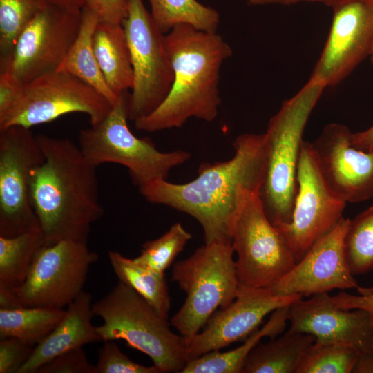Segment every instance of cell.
<instances>
[{
  "mask_svg": "<svg viewBox=\"0 0 373 373\" xmlns=\"http://www.w3.org/2000/svg\"><path fill=\"white\" fill-rule=\"evenodd\" d=\"M233 156L200 165L184 184L157 180L139 189L145 200L185 213L201 225L204 244L231 243L233 223L247 191H259L267 161L264 133H245L233 142Z\"/></svg>",
  "mask_w": 373,
  "mask_h": 373,
  "instance_id": "1",
  "label": "cell"
},
{
  "mask_svg": "<svg viewBox=\"0 0 373 373\" xmlns=\"http://www.w3.org/2000/svg\"><path fill=\"white\" fill-rule=\"evenodd\" d=\"M37 138L44 160L31 172L30 195L45 245L87 242L91 226L104 213L96 167L68 138Z\"/></svg>",
  "mask_w": 373,
  "mask_h": 373,
  "instance_id": "2",
  "label": "cell"
},
{
  "mask_svg": "<svg viewBox=\"0 0 373 373\" xmlns=\"http://www.w3.org/2000/svg\"><path fill=\"white\" fill-rule=\"evenodd\" d=\"M174 79L164 101L149 115L134 122L149 133L180 128L191 117L213 121L221 104L220 70L231 47L216 32L180 24L164 35Z\"/></svg>",
  "mask_w": 373,
  "mask_h": 373,
  "instance_id": "3",
  "label": "cell"
},
{
  "mask_svg": "<svg viewBox=\"0 0 373 373\" xmlns=\"http://www.w3.org/2000/svg\"><path fill=\"white\" fill-rule=\"evenodd\" d=\"M325 88L321 80L311 76L283 102L264 133L267 161L258 195L268 219L278 229L291 220L304 130Z\"/></svg>",
  "mask_w": 373,
  "mask_h": 373,
  "instance_id": "4",
  "label": "cell"
},
{
  "mask_svg": "<svg viewBox=\"0 0 373 373\" xmlns=\"http://www.w3.org/2000/svg\"><path fill=\"white\" fill-rule=\"evenodd\" d=\"M112 105L90 86L57 70L23 84L0 75V130L31 127L72 113L86 114L91 126L101 122Z\"/></svg>",
  "mask_w": 373,
  "mask_h": 373,
  "instance_id": "5",
  "label": "cell"
},
{
  "mask_svg": "<svg viewBox=\"0 0 373 373\" xmlns=\"http://www.w3.org/2000/svg\"><path fill=\"white\" fill-rule=\"evenodd\" d=\"M101 341L124 340L146 355L161 373L180 372L189 361L188 343L133 288L121 282L93 304Z\"/></svg>",
  "mask_w": 373,
  "mask_h": 373,
  "instance_id": "6",
  "label": "cell"
},
{
  "mask_svg": "<svg viewBox=\"0 0 373 373\" xmlns=\"http://www.w3.org/2000/svg\"><path fill=\"white\" fill-rule=\"evenodd\" d=\"M231 243L204 244L173 267L172 280L185 300L171 324L189 343L218 309L235 299L239 282Z\"/></svg>",
  "mask_w": 373,
  "mask_h": 373,
  "instance_id": "7",
  "label": "cell"
},
{
  "mask_svg": "<svg viewBox=\"0 0 373 373\" xmlns=\"http://www.w3.org/2000/svg\"><path fill=\"white\" fill-rule=\"evenodd\" d=\"M127 92L119 96L108 115L99 124L79 131L78 146L95 167L115 163L127 168L138 188L157 180H166L170 171L191 157L184 150L161 152L147 138H139L129 129Z\"/></svg>",
  "mask_w": 373,
  "mask_h": 373,
  "instance_id": "8",
  "label": "cell"
},
{
  "mask_svg": "<svg viewBox=\"0 0 373 373\" xmlns=\"http://www.w3.org/2000/svg\"><path fill=\"white\" fill-rule=\"evenodd\" d=\"M231 245L238 256L237 278L244 285L268 288L296 263L283 234L265 214L258 191L244 194L232 229Z\"/></svg>",
  "mask_w": 373,
  "mask_h": 373,
  "instance_id": "9",
  "label": "cell"
},
{
  "mask_svg": "<svg viewBox=\"0 0 373 373\" xmlns=\"http://www.w3.org/2000/svg\"><path fill=\"white\" fill-rule=\"evenodd\" d=\"M122 25L129 47L133 85L128 95V119L135 122L154 111L166 98L174 74L162 33L143 0H128Z\"/></svg>",
  "mask_w": 373,
  "mask_h": 373,
  "instance_id": "10",
  "label": "cell"
},
{
  "mask_svg": "<svg viewBox=\"0 0 373 373\" xmlns=\"http://www.w3.org/2000/svg\"><path fill=\"white\" fill-rule=\"evenodd\" d=\"M97 260L86 241L44 245L25 281L12 291L20 307L64 309L84 291L89 269Z\"/></svg>",
  "mask_w": 373,
  "mask_h": 373,
  "instance_id": "11",
  "label": "cell"
},
{
  "mask_svg": "<svg viewBox=\"0 0 373 373\" xmlns=\"http://www.w3.org/2000/svg\"><path fill=\"white\" fill-rule=\"evenodd\" d=\"M81 18L82 8L49 3L23 30L0 73L23 84L58 70L77 39Z\"/></svg>",
  "mask_w": 373,
  "mask_h": 373,
  "instance_id": "12",
  "label": "cell"
},
{
  "mask_svg": "<svg viewBox=\"0 0 373 373\" xmlns=\"http://www.w3.org/2000/svg\"><path fill=\"white\" fill-rule=\"evenodd\" d=\"M43 160L30 128L13 126L0 130V236L40 228L31 203L30 178Z\"/></svg>",
  "mask_w": 373,
  "mask_h": 373,
  "instance_id": "13",
  "label": "cell"
},
{
  "mask_svg": "<svg viewBox=\"0 0 373 373\" xmlns=\"http://www.w3.org/2000/svg\"><path fill=\"white\" fill-rule=\"evenodd\" d=\"M346 203L326 182L311 142L303 140L291 220L279 228L296 262L339 222Z\"/></svg>",
  "mask_w": 373,
  "mask_h": 373,
  "instance_id": "14",
  "label": "cell"
},
{
  "mask_svg": "<svg viewBox=\"0 0 373 373\" xmlns=\"http://www.w3.org/2000/svg\"><path fill=\"white\" fill-rule=\"evenodd\" d=\"M332 8L328 37L311 75L326 88L345 79L373 47V0H345Z\"/></svg>",
  "mask_w": 373,
  "mask_h": 373,
  "instance_id": "15",
  "label": "cell"
},
{
  "mask_svg": "<svg viewBox=\"0 0 373 373\" xmlns=\"http://www.w3.org/2000/svg\"><path fill=\"white\" fill-rule=\"evenodd\" d=\"M300 295L278 296L269 288L239 283L236 296L227 307L216 310L202 332L188 343L189 361L212 351L245 341L258 329L264 318L278 308L290 305Z\"/></svg>",
  "mask_w": 373,
  "mask_h": 373,
  "instance_id": "16",
  "label": "cell"
},
{
  "mask_svg": "<svg viewBox=\"0 0 373 373\" xmlns=\"http://www.w3.org/2000/svg\"><path fill=\"white\" fill-rule=\"evenodd\" d=\"M342 218L318 239L294 267L268 287L276 296L309 297L333 289H358L345 254L344 238L350 223Z\"/></svg>",
  "mask_w": 373,
  "mask_h": 373,
  "instance_id": "17",
  "label": "cell"
},
{
  "mask_svg": "<svg viewBox=\"0 0 373 373\" xmlns=\"http://www.w3.org/2000/svg\"><path fill=\"white\" fill-rule=\"evenodd\" d=\"M352 135L347 126L332 123L311 142L326 182L347 203L373 198V151L355 147Z\"/></svg>",
  "mask_w": 373,
  "mask_h": 373,
  "instance_id": "18",
  "label": "cell"
},
{
  "mask_svg": "<svg viewBox=\"0 0 373 373\" xmlns=\"http://www.w3.org/2000/svg\"><path fill=\"white\" fill-rule=\"evenodd\" d=\"M289 330L310 334L321 343L352 347L360 353L372 350L373 314L336 305L328 293L303 298L288 309Z\"/></svg>",
  "mask_w": 373,
  "mask_h": 373,
  "instance_id": "19",
  "label": "cell"
},
{
  "mask_svg": "<svg viewBox=\"0 0 373 373\" xmlns=\"http://www.w3.org/2000/svg\"><path fill=\"white\" fill-rule=\"evenodd\" d=\"M93 296L83 291L66 309L52 331L37 345L18 373H37L44 364L68 350L101 341L92 323Z\"/></svg>",
  "mask_w": 373,
  "mask_h": 373,
  "instance_id": "20",
  "label": "cell"
},
{
  "mask_svg": "<svg viewBox=\"0 0 373 373\" xmlns=\"http://www.w3.org/2000/svg\"><path fill=\"white\" fill-rule=\"evenodd\" d=\"M93 49L111 90L117 95L133 85V70L122 25L99 22L93 35Z\"/></svg>",
  "mask_w": 373,
  "mask_h": 373,
  "instance_id": "21",
  "label": "cell"
},
{
  "mask_svg": "<svg viewBox=\"0 0 373 373\" xmlns=\"http://www.w3.org/2000/svg\"><path fill=\"white\" fill-rule=\"evenodd\" d=\"M314 341L310 334L288 329L268 342L258 343L245 359L241 373H295Z\"/></svg>",
  "mask_w": 373,
  "mask_h": 373,
  "instance_id": "22",
  "label": "cell"
},
{
  "mask_svg": "<svg viewBox=\"0 0 373 373\" xmlns=\"http://www.w3.org/2000/svg\"><path fill=\"white\" fill-rule=\"evenodd\" d=\"M289 306L274 310L268 321L251 334L239 347L223 352H209L190 360L180 373H241L245 359L262 338H272L284 332Z\"/></svg>",
  "mask_w": 373,
  "mask_h": 373,
  "instance_id": "23",
  "label": "cell"
},
{
  "mask_svg": "<svg viewBox=\"0 0 373 373\" xmlns=\"http://www.w3.org/2000/svg\"><path fill=\"white\" fill-rule=\"evenodd\" d=\"M99 22L95 13L82 8L81 25L77 39L58 70L72 74L93 88L113 106L119 96L109 88L93 49V35Z\"/></svg>",
  "mask_w": 373,
  "mask_h": 373,
  "instance_id": "24",
  "label": "cell"
},
{
  "mask_svg": "<svg viewBox=\"0 0 373 373\" xmlns=\"http://www.w3.org/2000/svg\"><path fill=\"white\" fill-rule=\"evenodd\" d=\"M108 256L119 280L133 288L167 320L171 298L164 273L153 271L115 251H109Z\"/></svg>",
  "mask_w": 373,
  "mask_h": 373,
  "instance_id": "25",
  "label": "cell"
},
{
  "mask_svg": "<svg viewBox=\"0 0 373 373\" xmlns=\"http://www.w3.org/2000/svg\"><path fill=\"white\" fill-rule=\"evenodd\" d=\"M65 312L47 307L0 308V338H14L35 347L57 326Z\"/></svg>",
  "mask_w": 373,
  "mask_h": 373,
  "instance_id": "26",
  "label": "cell"
},
{
  "mask_svg": "<svg viewBox=\"0 0 373 373\" xmlns=\"http://www.w3.org/2000/svg\"><path fill=\"white\" fill-rule=\"evenodd\" d=\"M44 245L40 228L13 237L0 236V290L12 291L23 284Z\"/></svg>",
  "mask_w": 373,
  "mask_h": 373,
  "instance_id": "27",
  "label": "cell"
},
{
  "mask_svg": "<svg viewBox=\"0 0 373 373\" xmlns=\"http://www.w3.org/2000/svg\"><path fill=\"white\" fill-rule=\"evenodd\" d=\"M151 15L164 34L180 24H186L206 32H216L220 15L214 8L196 0H148Z\"/></svg>",
  "mask_w": 373,
  "mask_h": 373,
  "instance_id": "28",
  "label": "cell"
},
{
  "mask_svg": "<svg viewBox=\"0 0 373 373\" xmlns=\"http://www.w3.org/2000/svg\"><path fill=\"white\" fill-rule=\"evenodd\" d=\"M49 3L48 0H0V67L10 61L23 30Z\"/></svg>",
  "mask_w": 373,
  "mask_h": 373,
  "instance_id": "29",
  "label": "cell"
},
{
  "mask_svg": "<svg viewBox=\"0 0 373 373\" xmlns=\"http://www.w3.org/2000/svg\"><path fill=\"white\" fill-rule=\"evenodd\" d=\"M344 249L354 276L373 270V205L350 220Z\"/></svg>",
  "mask_w": 373,
  "mask_h": 373,
  "instance_id": "30",
  "label": "cell"
},
{
  "mask_svg": "<svg viewBox=\"0 0 373 373\" xmlns=\"http://www.w3.org/2000/svg\"><path fill=\"white\" fill-rule=\"evenodd\" d=\"M359 354L348 345L314 341L304 354L295 373H350Z\"/></svg>",
  "mask_w": 373,
  "mask_h": 373,
  "instance_id": "31",
  "label": "cell"
},
{
  "mask_svg": "<svg viewBox=\"0 0 373 373\" xmlns=\"http://www.w3.org/2000/svg\"><path fill=\"white\" fill-rule=\"evenodd\" d=\"M191 238L181 223H175L160 237L143 244L140 254L133 259L153 271L164 273Z\"/></svg>",
  "mask_w": 373,
  "mask_h": 373,
  "instance_id": "32",
  "label": "cell"
},
{
  "mask_svg": "<svg viewBox=\"0 0 373 373\" xmlns=\"http://www.w3.org/2000/svg\"><path fill=\"white\" fill-rule=\"evenodd\" d=\"M104 342L98 351L96 373H161L154 365L145 366L131 361L114 341Z\"/></svg>",
  "mask_w": 373,
  "mask_h": 373,
  "instance_id": "33",
  "label": "cell"
},
{
  "mask_svg": "<svg viewBox=\"0 0 373 373\" xmlns=\"http://www.w3.org/2000/svg\"><path fill=\"white\" fill-rule=\"evenodd\" d=\"M37 373H96L82 347L64 352L41 365Z\"/></svg>",
  "mask_w": 373,
  "mask_h": 373,
  "instance_id": "34",
  "label": "cell"
},
{
  "mask_svg": "<svg viewBox=\"0 0 373 373\" xmlns=\"http://www.w3.org/2000/svg\"><path fill=\"white\" fill-rule=\"evenodd\" d=\"M33 350L14 338L1 339L0 373H18Z\"/></svg>",
  "mask_w": 373,
  "mask_h": 373,
  "instance_id": "35",
  "label": "cell"
},
{
  "mask_svg": "<svg viewBox=\"0 0 373 373\" xmlns=\"http://www.w3.org/2000/svg\"><path fill=\"white\" fill-rule=\"evenodd\" d=\"M83 7L97 15L99 22L122 25L128 12V0H84Z\"/></svg>",
  "mask_w": 373,
  "mask_h": 373,
  "instance_id": "36",
  "label": "cell"
},
{
  "mask_svg": "<svg viewBox=\"0 0 373 373\" xmlns=\"http://www.w3.org/2000/svg\"><path fill=\"white\" fill-rule=\"evenodd\" d=\"M333 303L338 307L345 309H360L373 314V292L360 295H353L340 292L331 296Z\"/></svg>",
  "mask_w": 373,
  "mask_h": 373,
  "instance_id": "37",
  "label": "cell"
},
{
  "mask_svg": "<svg viewBox=\"0 0 373 373\" xmlns=\"http://www.w3.org/2000/svg\"><path fill=\"white\" fill-rule=\"evenodd\" d=\"M352 143L361 150L373 151V125L364 131L352 133Z\"/></svg>",
  "mask_w": 373,
  "mask_h": 373,
  "instance_id": "38",
  "label": "cell"
},
{
  "mask_svg": "<svg viewBox=\"0 0 373 373\" xmlns=\"http://www.w3.org/2000/svg\"><path fill=\"white\" fill-rule=\"evenodd\" d=\"M345 0H247L249 6H265L270 4L289 5L300 2L319 3L332 8Z\"/></svg>",
  "mask_w": 373,
  "mask_h": 373,
  "instance_id": "39",
  "label": "cell"
},
{
  "mask_svg": "<svg viewBox=\"0 0 373 373\" xmlns=\"http://www.w3.org/2000/svg\"><path fill=\"white\" fill-rule=\"evenodd\" d=\"M352 372L373 373V350L359 354Z\"/></svg>",
  "mask_w": 373,
  "mask_h": 373,
  "instance_id": "40",
  "label": "cell"
},
{
  "mask_svg": "<svg viewBox=\"0 0 373 373\" xmlns=\"http://www.w3.org/2000/svg\"><path fill=\"white\" fill-rule=\"evenodd\" d=\"M51 3H55L71 8H82L84 3V0H48Z\"/></svg>",
  "mask_w": 373,
  "mask_h": 373,
  "instance_id": "41",
  "label": "cell"
},
{
  "mask_svg": "<svg viewBox=\"0 0 373 373\" xmlns=\"http://www.w3.org/2000/svg\"><path fill=\"white\" fill-rule=\"evenodd\" d=\"M358 292H359L360 294L373 292V287H361L360 289H358Z\"/></svg>",
  "mask_w": 373,
  "mask_h": 373,
  "instance_id": "42",
  "label": "cell"
},
{
  "mask_svg": "<svg viewBox=\"0 0 373 373\" xmlns=\"http://www.w3.org/2000/svg\"><path fill=\"white\" fill-rule=\"evenodd\" d=\"M370 58L373 64V47H372V51H371V53H370Z\"/></svg>",
  "mask_w": 373,
  "mask_h": 373,
  "instance_id": "43",
  "label": "cell"
},
{
  "mask_svg": "<svg viewBox=\"0 0 373 373\" xmlns=\"http://www.w3.org/2000/svg\"><path fill=\"white\" fill-rule=\"evenodd\" d=\"M372 350H373V344H372Z\"/></svg>",
  "mask_w": 373,
  "mask_h": 373,
  "instance_id": "44",
  "label": "cell"
}]
</instances>
